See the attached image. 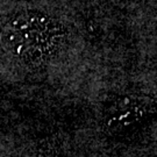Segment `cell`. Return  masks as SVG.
I'll return each mask as SVG.
<instances>
[{"label": "cell", "mask_w": 157, "mask_h": 157, "mask_svg": "<svg viewBox=\"0 0 157 157\" xmlns=\"http://www.w3.org/2000/svg\"><path fill=\"white\" fill-rule=\"evenodd\" d=\"M61 36V28L42 14H19L6 23L0 34L1 44L14 56L42 61Z\"/></svg>", "instance_id": "obj_1"}]
</instances>
